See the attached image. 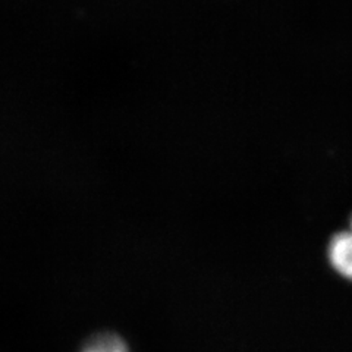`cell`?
<instances>
[{"label":"cell","mask_w":352,"mask_h":352,"mask_svg":"<svg viewBox=\"0 0 352 352\" xmlns=\"http://www.w3.org/2000/svg\"><path fill=\"white\" fill-rule=\"evenodd\" d=\"M329 261L340 276L352 280V219L348 230H342L330 239Z\"/></svg>","instance_id":"obj_1"},{"label":"cell","mask_w":352,"mask_h":352,"mask_svg":"<svg viewBox=\"0 0 352 352\" xmlns=\"http://www.w3.org/2000/svg\"><path fill=\"white\" fill-rule=\"evenodd\" d=\"M81 352H129L122 338L115 333H98L82 346Z\"/></svg>","instance_id":"obj_2"}]
</instances>
